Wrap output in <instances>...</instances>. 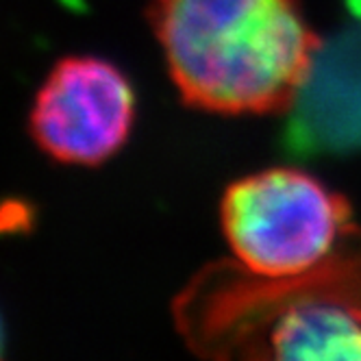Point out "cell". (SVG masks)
I'll return each instance as SVG.
<instances>
[{
	"label": "cell",
	"mask_w": 361,
	"mask_h": 361,
	"mask_svg": "<svg viewBox=\"0 0 361 361\" xmlns=\"http://www.w3.org/2000/svg\"><path fill=\"white\" fill-rule=\"evenodd\" d=\"M198 355L216 359H361V228L322 264L262 276L238 262L202 270L176 302Z\"/></svg>",
	"instance_id": "obj_1"
},
{
	"label": "cell",
	"mask_w": 361,
	"mask_h": 361,
	"mask_svg": "<svg viewBox=\"0 0 361 361\" xmlns=\"http://www.w3.org/2000/svg\"><path fill=\"white\" fill-rule=\"evenodd\" d=\"M150 22L183 100L214 114L290 109L320 53L298 0H152Z\"/></svg>",
	"instance_id": "obj_2"
},
{
	"label": "cell",
	"mask_w": 361,
	"mask_h": 361,
	"mask_svg": "<svg viewBox=\"0 0 361 361\" xmlns=\"http://www.w3.org/2000/svg\"><path fill=\"white\" fill-rule=\"evenodd\" d=\"M220 218L238 264L262 276H292L316 268L353 224L342 194L294 168H272L235 180L222 198Z\"/></svg>",
	"instance_id": "obj_3"
},
{
	"label": "cell",
	"mask_w": 361,
	"mask_h": 361,
	"mask_svg": "<svg viewBox=\"0 0 361 361\" xmlns=\"http://www.w3.org/2000/svg\"><path fill=\"white\" fill-rule=\"evenodd\" d=\"M133 120V87L114 63L70 57L42 85L31 111V133L57 161L96 166L122 148Z\"/></svg>",
	"instance_id": "obj_4"
},
{
	"label": "cell",
	"mask_w": 361,
	"mask_h": 361,
	"mask_svg": "<svg viewBox=\"0 0 361 361\" xmlns=\"http://www.w3.org/2000/svg\"><path fill=\"white\" fill-rule=\"evenodd\" d=\"M3 346H5V333H3V322H0V355H3Z\"/></svg>",
	"instance_id": "obj_5"
}]
</instances>
